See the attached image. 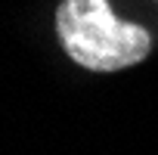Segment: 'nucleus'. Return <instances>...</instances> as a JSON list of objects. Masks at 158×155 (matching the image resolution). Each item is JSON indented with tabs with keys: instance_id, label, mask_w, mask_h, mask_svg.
<instances>
[{
	"instance_id": "1",
	"label": "nucleus",
	"mask_w": 158,
	"mask_h": 155,
	"mask_svg": "<svg viewBox=\"0 0 158 155\" xmlns=\"http://www.w3.org/2000/svg\"><path fill=\"white\" fill-rule=\"evenodd\" d=\"M56 34L62 50L90 71H118L149 56L146 28L121 22L109 0H62L56 10Z\"/></svg>"
}]
</instances>
